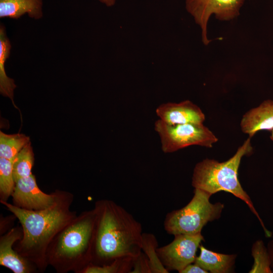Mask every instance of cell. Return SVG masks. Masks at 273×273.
I'll list each match as a JSON object with an SVG mask.
<instances>
[{"instance_id":"6da1fadb","label":"cell","mask_w":273,"mask_h":273,"mask_svg":"<svg viewBox=\"0 0 273 273\" xmlns=\"http://www.w3.org/2000/svg\"><path fill=\"white\" fill-rule=\"evenodd\" d=\"M53 205L39 210L19 208L6 201H0L18 219L23 230L22 239L14 246L21 256L34 264L39 272L44 271L48 265L46 252L56 235L76 216L71 210L73 194L60 190L55 191Z\"/></svg>"},{"instance_id":"7a4b0ae2","label":"cell","mask_w":273,"mask_h":273,"mask_svg":"<svg viewBox=\"0 0 273 273\" xmlns=\"http://www.w3.org/2000/svg\"><path fill=\"white\" fill-rule=\"evenodd\" d=\"M91 263L101 265L142 252V226L124 208L108 199L97 201Z\"/></svg>"},{"instance_id":"3957f363","label":"cell","mask_w":273,"mask_h":273,"mask_svg":"<svg viewBox=\"0 0 273 273\" xmlns=\"http://www.w3.org/2000/svg\"><path fill=\"white\" fill-rule=\"evenodd\" d=\"M96 215L82 212L62 228L50 243L46 261L58 273H81L91 263Z\"/></svg>"},{"instance_id":"277c9868","label":"cell","mask_w":273,"mask_h":273,"mask_svg":"<svg viewBox=\"0 0 273 273\" xmlns=\"http://www.w3.org/2000/svg\"><path fill=\"white\" fill-rule=\"evenodd\" d=\"M252 150L251 138L248 137L228 160L219 162L206 158L198 162L193 169L192 185L194 189L203 190L211 195L220 191L227 192L244 201L259 221L265 236L269 238L271 232L266 228L238 177L239 168L243 157L250 155Z\"/></svg>"},{"instance_id":"5b68a950","label":"cell","mask_w":273,"mask_h":273,"mask_svg":"<svg viewBox=\"0 0 273 273\" xmlns=\"http://www.w3.org/2000/svg\"><path fill=\"white\" fill-rule=\"evenodd\" d=\"M212 195L199 189H194L191 201L184 207L168 213L163 225L169 235H196L201 233L203 227L209 222L218 219L224 204L220 202L212 203Z\"/></svg>"},{"instance_id":"8992f818","label":"cell","mask_w":273,"mask_h":273,"mask_svg":"<svg viewBox=\"0 0 273 273\" xmlns=\"http://www.w3.org/2000/svg\"><path fill=\"white\" fill-rule=\"evenodd\" d=\"M154 129L165 153H173L191 146L210 148L218 141L215 134L203 123L171 125L158 119L155 122Z\"/></svg>"},{"instance_id":"52a82bcc","label":"cell","mask_w":273,"mask_h":273,"mask_svg":"<svg viewBox=\"0 0 273 273\" xmlns=\"http://www.w3.org/2000/svg\"><path fill=\"white\" fill-rule=\"evenodd\" d=\"M245 0H186L187 11L201 29L202 40L205 45L211 40L207 37V24L212 15L221 21L231 20L240 14Z\"/></svg>"},{"instance_id":"ba28073f","label":"cell","mask_w":273,"mask_h":273,"mask_svg":"<svg viewBox=\"0 0 273 273\" xmlns=\"http://www.w3.org/2000/svg\"><path fill=\"white\" fill-rule=\"evenodd\" d=\"M170 243L158 247L157 253L165 268L179 273L188 265L194 263L196 253L204 238L201 233L196 235L176 234Z\"/></svg>"},{"instance_id":"9c48e42d","label":"cell","mask_w":273,"mask_h":273,"mask_svg":"<svg viewBox=\"0 0 273 273\" xmlns=\"http://www.w3.org/2000/svg\"><path fill=\"white\" fill-rule=\"evenodd\" d=\"M13 204L29 210H39L53 204L56 194L55 191L46 194L38 187L35 175L20 178L15 182L12 195Z\"/></svg>"},{"instance_id":"30bf717a","label":"cell","mask_w":273,"mask_h":273,"mask_svg":"<svg viewBox=\"0 0 273 273\" xmlns=\"http://www.w3.org/2000/svg\"><path fill=\"white\" fill-rule=\"evenodd\" d=\"M23 236L21 226L13 227L0 237V264L14 273L39 272L32 262L19 254L14 249V244Z\"/></svg>"},{"instance_id":"8fae6325","label":"cell","mask_w":273,"mask_h":273,"mask_svg":"<svg viewBox=\"0 0 273 273\" xmlns=\"http://www.w3.org/2000/svg\"><path fill=\"white\" fill-rule=\"evenodd\" d=\"M156 114L159 119L171 125L202 124L205 120L200 108L190 100L162 104L156 108Z\"/></svg>"},{"instance_id":"7c38bea8","label":"cell","mask_w":273,"mask_h":273,"mask_svg":"<svg viewBox=\"0 0 273 273\" xmlns=\"http://www.w3.org/2000/svg\"><path fill=\"white\" fill-rule=\"evenodd\" d=\"M242 132L250 138L261 130H273V100H266L243 116L240 122Z\"/></svg>"},{"instance_id":"4fadbf2b","label":"cell","mask_w":273,"mask_h":273,"mask_svg":"<svg viewBox=\"0 0 273 273\" xmlns=\"http://www.w3.org/2000/svg\"><path fill=\"white\" fill-rule=\"evenodd\" d=\"M27 15L34 20L43 17V0H0V18L20 19Z\"/></svg>"},{"instance_id":"5bb4252c","label":"cell","mask_w":273,"mask_h":273,"mask_svg":"<svg viewBox=\"0 0 273 273\" xmlns=\"http://www.w3.org/2000/svg\"><path fill=\"white\" fill-rule=\"evenodd\" d=\"M200 254L194 263L211 273H229L234 270L236 254H227L209 250L201 244Z\"/></svg>"},{"instance_id":"9a60e30c","label":"cell","mask_w":273,"mask_h":273,"mask_svg":"<svg viewBox=\"0 0 273 273\" xmlns=\"http://www.w3.org/2000/svg\"><path fill=\"white\" fill-rule=\"evenodd\" d=\"M11 43L8 38L5 26H0V92L5 97L13 100L14 90L16 85L13 79L9 77L6 72L5 64L9 58Z\"/></svg>"},{"instance_id":"2e32d148","label":"cell","mask_w":273,"mask_h":273,"mask_svg":"<svg viewBox=\"0 0 273 273\" xmlns=\"http://www.w3.org/2000/svg\"><path fill=\"white\" fill-rule=\"evenodd\" d=\"M29 142V137L22 133L8 134L0 132V157L13 160Z\"/></svg>"},{"instance_id":"e0dca14e","label":"cell","mask_w":273,"mask_h":273,"mask_svg":"<svg viewBox=\"0 0 273 273\" xmlns=\"http://www.w3.org/2000/svg\"><path fill=\"white\" fill-rule=\"evenodd\" d=\"M34 156L30 142L27 143L13 160V172L15 181L32 174Z\"/></svg>"},{"instance_id":"ac0fdd59","label":"cell","mask_w":273,"mask_h":273,"mask_svg":"<svg viewBox=\"0 0 273 273\" xmlns=\"http://www.w3.org/2000/svg\"><path fill=\"white\" fill-rule=\"evenodd\" d=\"M158 242L156 236L151 233H143L142 251L147 256L151 273L169 272L161 262L157 253Z\"/></svg>"},{"instance_id":"d6986e66","label":"cell","mask_w":273,"mask_h":273,"mask_svg":"<svg viewBox=\"0 0 273 273\" xmlns=\"http://www.w3.org/2000/svg\"><path fill=\"white\" fill-rule=\"evenodd\" d=\"M13 160L0 157V201H8L14 192L15 181Z\"/></svg>"},{"instance_id":"ffe728a7","label":"cell","mask_w":273,"mask_h":273,"mask_svg":"<svg viewBox=\"0 0 273 273\" xmlns=\"http://www.w3.org/2000/svg\"><path fill=\"white\" fill-rule=\"evenodd\" d=\"M254 262L250 273H272L271 261L266 247L262 240L255 242L251 248Z\"/></svg>"},{"instance_id":"44dd1931","label":"cell","mask_w":273,"mask_h":273,"mask_svg":"<svg viewBox=\"0 0 273 273\" xmlns=\"http://www.w3.org/2000/svg\"><path fill=\"white\" fill-rule=\"evenodd\" d=\"M134 259L121 258L101 265L89 263L81 273H130Z\"/></svg>"},{"instance_id":"7402d4cb","label":"cell","mask_w":273,"mask_h":273,"mask_svg":"<svg viewBox=\"0 0 273 273\" xmlns=\"http://www.w3.org/2000/svg\"><path fill=\"white\" fill-rule=\"evenodd\" d=\"M130 273H151L149 259L143 251L134 259Z\"/></svg>"},{"instance_id":"603a6c76","label":"cell","mask_w":273,"mask_h":273,"mask_svg":"<svg viewBox=\"0 0 273 273\" xmlns=\"http://www.w3.org/2000/svg\"><path fill=\"white\" fill-rule=\"evenodd\" d=\"M12 215L4 217L1 215L0 218V235H2L6 233L13 228L14 221L17 218L16 216L13 213Z\"/></svg>"},{"instance_id":"cb8c5ba5","label":"cell","mask_w":273,"mask_h":273,"mask_svg":"<svg viewBox=\"0 0 273 273\" xmlns=\"http://www.w3.org/2000/svg\"><path fill=\"white\" fill-rule=\"evenodd\" d=\"M208 272L203 269L195 263H191L181 270L179 273H208Z\"/></svg>"},{"instance_id":"d4e9b609","label":"cell","mask_w":273,"mask_h":273,"mask_svg":"<svg viewBox=\"0 0 273 273\" xmlns=\"http://www.w3.org/2000/svg\"><path fill=\"white\" fill-rule=\"evenodd\" d=\"M270 240L267 245V249L270 257L271 261V268L273 272V231H271Z\"/></svg>"},{"instance_id":"484cf974","label":"cell","mask_w":273,"mask_h":273,"mask_svg":"<svg viewBox=\"0 0 273 273\" xmlns=\"http://www.w3.org/2000/svg\"><path fill=\"white\" fill-rule=\"evenodd\" d=\"M101 3L105 4L107 7L113 6L116 2V0H99Z\"/></svg>"},{"instance_id":"4316f807","label":"cell","mask_w":273,"mask_h":273,"mask_svg":"<svg viewBox=\"0 0 273 273\" xmlns=\"http://www.w3.org/2000/svg\"><path fill=\"white\" fill-rule=\"evenodd\" d=\"M270 138L273 142V130L271 131V134L270 135Z\"/></svg>"}]
</instances>
